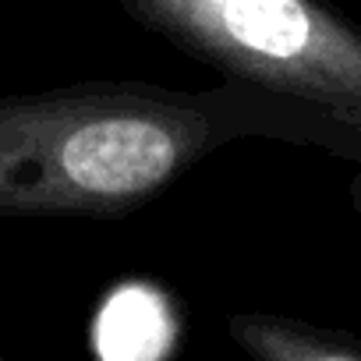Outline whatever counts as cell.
Wrapping results in <instances>:
<instances>
[{
	"label": "cell",
	"instance_id": "4",
	"mask_svg": "<svg viewBox=\"0 0 361 361\" xmlns=\"http://www.w3.org/2000/svg\"><path fill=\"white\" fill-rule=\"evenodd\" d=\"M0 361H8V357H0Z\"/></svg>",
	"mask_w": 361,
	"mask_h": 361
},
{
	"label": "cell",
	"instance_id": "3",
	"mask_svg": "<svg viewBox=\"0 0 361 361\" xmlns=\"http://www.w3.org/2000/svg\"><path fill=\"white\" fill-rule=\"evenodd\" d=\"M227 336L248 361H361V336L280 312H231Z\"/></svg>",
	"mask_w": 361,
	"mask_h": 361
},
{
	"label": "cell",
	"instance_id": "2",
	"mask_svg": "<svg viewBox=\"0 0 361 361\" xmlns=\"http://www.w3.org/2000/svg\"><path fill=\"white\" fill-rule=\"evenodd\" d=\"M145 32L336 121L361 149V29L322 0H114ZM361 199V185H357Z\"/></svg>",
	"mask_w": 361,
	"mask_h": 361
},
{
	"label": "cell",
	"instance_id": "1",
	"mask_svg": "<svg viewBox=\"0 0 361 361\" xmlns=\"http://www.w3.org/2000/svg\"><path fill=\"white\" fill-rule=\"evenodd\" d=\"M245 138L361 163L336 121L238 78L206 89L75 82L0 96V220H124Z\"/></svg>",
	"mask_w": 361,
	"mask_h": 361
}]
</instances>
